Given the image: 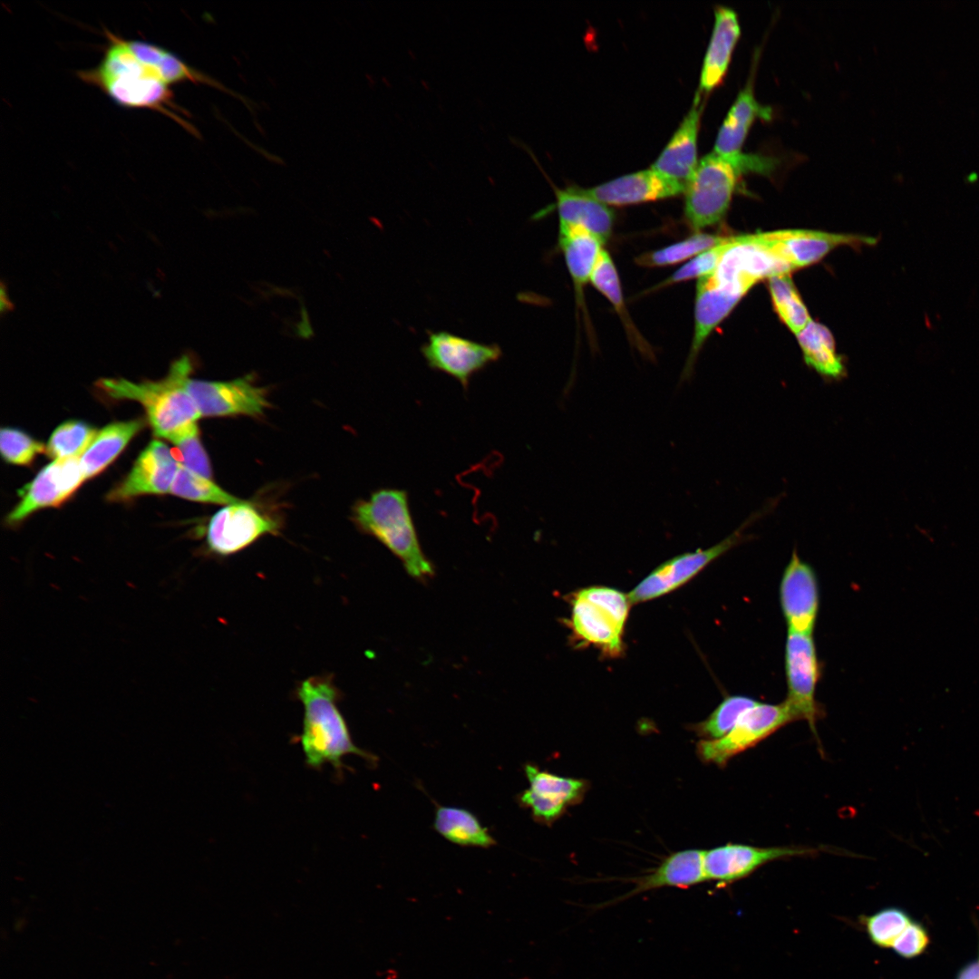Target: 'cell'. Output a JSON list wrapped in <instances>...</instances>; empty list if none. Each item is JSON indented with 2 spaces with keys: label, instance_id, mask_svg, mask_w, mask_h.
<instances>
[{
  "label": "cell",
  "instance_id": "28",
  "mask_svg": "<svg viewBox=\"0 0 979 979\" xmlns=\"http://www.w3.org/2000/svg\"><path fill=\"white\" fill-rule=\"evenodd\" d=\"M797 339L809 367L831 379L844 375L842 358L836 351L834 337L827 326L811 319L797 334Z\"/></svg>",
  "mask_w": 979,
  "mask_h": 979
},
{
  "label": "cell",
  "instance_id": "4",
  "mask_svg": "<svg viewBox=\"0 0 979 979\" xmlns=\"http://www.w3.org/2000/svg\"><path fill=\"white\" fill-rule=\"evenodd\" d=\"M192 370L190 358L183 355L172 363L160 380L134 383L123 378H102L96 385L112 399L141 404L154 435L169 441L201 416L185 384Z\"/></svg>",
  "mask_w": 979,
  "mask_h": 979
},
{
  "label": "cell",
  "instance_id": "14",
  "mask_svg": "<svg viewBox=\"0 0 979 979\" xmlns=\"http://www.w3.org/2000/svg\"><path fill=\"white\" fill-rule=\"evenodd\" d=\"M524 771L529 788L519 800L537 821L546 825L558 819L569 806L579 803L587 790L588 783L582 779L561 777L531 763H527Z\"/></svg>",
  "mask_w": 979,
  "mask_h": 979
},
{
  "label": "cell",
  "instance_id": "8",
  "mask_svg": "<svg viewBox=\"0 0 979 979\" xmlns=\"http://www.w3.org/2000/svg\"><path fill=\"white\" fill-rule=\"evenodd\" d=\"M421 353L427 365L448 374L467 389L470 378L502 356L498 344H484L445 330H428Z\"/></svg>",
  "mask_w": 979,
  "mask_h": 979
},
{
  "label": "cell",
  "instance_id": "22",
  "mask_svg": "<svg viewBox=\"0 0 979 979\" xmlns=\"http://www.w3.org/2000/svg\"><path fill=\"white\" fill-rule=\"evenodd\" d=\"M572 626L582 640L599 645L609 654L622 651L625 624L612 612L576 595L572 606Z\"/></svg>",
  "mask_w": 979,
  "mask_h": 979
},
{
  "label": "cell",
  "instance_id": "7",
  "mask_svg": "<svg viewBox=\"0 0 979 979\" xmlns=\"http://www.w3.org/2000/svg\"><path fill=\"white\" fill-rule=\"evenodd\" d=\"M770 508L765 507L752 514L741 528L714 546L681 554L661 564L628 594L630 602L654 599L689 581L711 562L744 541L748 537L743 533L745 528L767 513Z\"/></svg>",
  "mask_w": 979,
  "mask_h": 979
},
{
  "label": "cell",
  "instance_id": "21",
  "mask_svg": "<svg viewBox=\"0 0 979 979\" xmlns=\"http://www.w3.org/2000/svg\"><path fill=\"white\" fill-rule=\"evenodd\" d=\"M559 223L579 226L603 244L609 238L615 215L607 205L586 195L579 188H554Z\"/></svg>",
  "mask_w": 979,
  "mask_h": 979
},
{
  "label": "cell",
  "instance_id": "15",
  "mask_svg": "<svg viewBox=\"0 0 979 979\" xmlns=\"http://www.w3.org/2000/svg\"><path fill=\"white\" fill-rule=\"evenodd\" d=\"M179 462L162 441H152L142 451L128 475L108 494L110 501H125L149 494L170 493Z\"/></svg>",
  "mask_w": 979,
  "mask_h": 979
},
{
  "label": "cell",
  "instance_id": "42",
  "mask_svg": "<svg viewBox=\"0 0 979 979\" xmlns=\"http://www.w3.org/2000/svg\"><path fill=\"white\" fill-rule=\"evenodd\" d=\"M979 960V959H978Z\"/></svg>",
  "mask_w": 979,
  "mask_h": 979
},
{
  "label": "cell",
  "instance_id": "24",
  "mask_svg": "<svg viewBox=\"0 0 979 979\" xmlns=\"http://www.w3.org/2000/svg\"><path fill=\"white\" fill-rule=\"evenodd\" d=\"M772 111L755 98L751 82L741 90L721 125L713 152L733 155L742 152L747 134L756 119L770 120Z\"/></svg>",
  "mask_w": 979,
  "mask_h": 979
},
{
  "label": "cell",
  "instance_id": "17",
  "mask_svg": "<svg viewBox=\"0 0 979 979\" xmlns=\"http://www.w3.org/2000/svg\"><path fill=\"white\" fill-rule=\"evenodd\" d=\"M814 852L815 849L806 848H760L730 843L704 851L703 869L706 880L729 884L749 876L768 862Z\"/></svg>",
  "mask_w": 979,
  "mask_h": 979
},
{
  "label": "cell",
  "instance_id": "30",
  "mask_svg": "<svg viewBox=\"0 0 979 979\" xmlns=\"http://www.w3.org/2000/svg\"><path fill=\"white\" fill-rule=\"evenodd\" d=\"M769 289L779 317L797 335L811 318L790 274L769 278Z\"/></svg>",
  "mask_w": 979,
  "mask_h": 979
},
{
  "label": "cell",
  "instance_id": "6",
  "mask_svg": "<svg viewBox=\"0 0 979 979\" xmlns=\"http://www.w3.org/2000/svg\"><path fill=\"white\" fill-rule=\"evenodd\" d=\"M796 720L785 701L779 704L758 703L746 710L723 737L700 741L696 745L697 755L703 762L722 768L734 756Z\"/></svg>",
  "mask_w": 979,
  "mask_h": 979
},
{
  "label": "cell",
  "instance_id": "20",
  "mask_svg": "<svg viewBox=\"0 0 979 979\" xmlns=\"http://www.w3.org/2000/svg\"><path fill=\"white\" fill-rule=\"evenodd\" d=\"M741 35L735 11L727 6L714 10V24L700 76L698 92L708 93L724 79L733 49Z\"/></svg>",
  "mask_w": 979,
  "mask_h": 979
},
{
  "label": "cell",
  "instance_id": "29",
  "mask_svg": "<svg viewBox=\"0 0 979 979\" xmlns=\"http://www.w3.org/2000/svg\"><path fill=\"white\" fill-rule=\"evenodd\" d=\"M434 829L447 840L460 846L490 848L496 844L488 829L465 809L437 807Z\"/></svg>",
  "mask_w": 979,
  "mask_h": 979
},
{
  "label": "cell",
  "instance_id": "16",
  "mask_svg": "<svg viewBox=\"0 0 979 979\" xmlns=\"http://www.w3.org/2000/svg\"><path fill=\"white\" fill-rule=\"evenodd\" d=\"M781 609L788 631L812 635L819 611V587L813 568L796 551L780 585Z\"/></svg>",
  "mask_w": 979,
  "mask_h": 979
},
{
  "label": "cell",
  "instance_id": "12",
  "mask_svg": "<svg viewBox=\"0 0 979 979\" xmlns=\"http://www.w3.org/2000/svg\"><path fill=\"white\" fill-rule=\"evenodd\" d=\"M85 480L80 458L53 460L21 490L20 501L6 517V522L15 525L41 509L61 505Z\"/></svg>",
  "mask_w": 979,
  "mask_h": 979
},
{
  "label": "cell",
  "instance_id": "37",
  "mask_svg": "<svg viewBox=\"0 0 979 979\" xmlns=\"http://www.w3.org/2000/svg\"><path fill=\"white\" fill-rule=\"evenodd\" d=\"M169 441L178 450L179 464L201 476L211 478L210 462L200 441L197 422L189 425Z\"/></svg>",
  "mask_w": 979,
  "mask_h": 979
},
{
  "label": "cell",
  "instance_id": "1",
  "mask_svg": "<svg viewBox=\"0 0 979 979\" xmlns=\"http://www.w3.org/2000/svg\"><path fill=\"white\" fill-rule=\"evenodd\" d=\"M105 34L108 45L102 59L95 67L78 72L79 78L121 107L159 111L196 135L197 131L177 113L183 110L174 102L170 86L136 57L126 39L110 31Z\"/></svg>",
  "mask_w": 979,
  "mask_h": 979
},
{
  "label": "cell",
  "instance_id": "34",
  "mask_svg": "<svg viewBox=\"0 0 979 979\" xmlns=\"http://www.w3.org/2000/svg\"><path fill=\"white\" fill-rule=\"evenodd\" d=\"M759 702L745 695L726 697L710 716L693 725L694 732L703 740H715L723 737L735 725L740 716Z\"/></svg>",
  "mask_w": 979,
  "mask_h": 979
},
{
  "label": "cell",
  "instance_id": "27",
  "mask_svg": "<svg viewBox=\"0 0 979 979\" xmlns=\"http://www.w3.org/2000/svg\"><path fill=\"white\" fill-rule=\"evenodd\" d=\"M128 46L143 63L151 68L159 78L169 86L191 82L211 85L232 93L218 81L192 68L172 52L159 45L140 41L127 40Z\"/></svg>",
  "mask_w": 979,
  "mask_h": 979
},
{
  "label": "cell",
  "instance_id": "3",
  "mask_svg": "<svg viewBox=\"0 0 979 979\" xmlns=\"http://www.w3.org/2000/svg\"><path fill=\"white\" fill-rule=\"evenodd\" d=\"M779 160L770 156L739 152L704 156L685 189L684 216L696 231L719 223L725 216L732 195L744 175H770Z\"/></svg>",
  "mask_w": 979,
  "mask_h": 979
},
{
  "label": "cell",
  "instance_id": "33",
  "mask_svg": "<svg viewBox=\"0 0 979 979\" xmlns=\"http://www.w3.org/2000/svg\"><path fill=\"white\" fill-rule=\"evenodd\" d=\"M97 432L98 430L84 422H65L53 431L45 451L53 460L81 458Z\"/></svg>",
  "mask_w": 979,
  "mask_h": 979
},
{
  "label": "cell",
  "instance_id": "11",
  "mask_svg": "<svg viewBox=\"0 0 979 979\" xmlns=\"http://www.w3.org/2000/svg\"><path fill=\"white\" fill-rule=\"evenodd\" d=\"M278 529L276 520L242 500L225 506L212 516L207 528L206 541L211 552L228 556L241 551L264 535L276 534Z\"/></svg>",
  "mask_w": 979,
  "mask_h": 979
},
{
  "label": "cell",
  "instance_id": "2",
  "mask_svg": "<svg viewBox=\"0 0 979 979\" xmlns=\"http://www.w3.org/2000/svg\"><path fill=\"white\" fill-rule=\"evenodd\" d=\"M297 696L304 706L299 742L308 767L321 769L330 764L340 771L343 759L350 754L375 762L376 757L354 743L337 705L339 692L330 678L305 679L297 688Z\"/></svg>",
  "mask_w": 979,
  "mask_h": 979
},
{
  "label": "cell",
  "instance_id": "41",
  "mask_svg": "<svg viewBox=\"0 0 979 979\" xmlns=\"http://www.w3.org/2000/svg\"><path fill=\"white\" fill-rule=\"evenodd\" d=\"M957 979H979V960L965 965L958 974Z\"/></svg>",
  "mask_w": 979,
  "mask_h": 979
},
{
  "label": "cell",
  "instance_id": "10",
  "mask_svg": "<svg viewBox=\"0 0 979 979\" xmlns=\"http://www.w3.org/2000/svg\"><path fill=\"white\" fill-rule=\"evenodd\" d=\"M201 416H258L268 407L267 392L249 376L230 381L186 380Z\"/></svg>",
  "mask_w": 979,
  "mask_h": 979
},
{
  "label": "cell",
  "instance_id": "35",
  "mask_svg": "<svg viewBox=\"0 0 979 979\" xmlns=\"http://www.w3.org/2000/svg\"><path fill=\"white\" fill-rule=\"evenodd\" d=\"M911 921L908 914L899 907L883 908L870 916L860 917L870 941L883 948L891 947Z\"/></svg>",
  "mask_w": 979,
  "mask_h": 979
},
{
  "label": "cell",
  "instance_id": "13",
  "mask_svg": "<svg viewBox=\"0 0 979 979\" xmlns=\"http://www.w3.org/2000/svg\"><path fill=\"white\" fill-rule=\"evenodd\" d=\"M759 239L784 260L791 269L815 264L841 246L871 245L875 239L854 234L808 229H785L757 233Z\"/></svg>",
  "mask_w": 979,
  "mask_h": 979
},
{
  "label": "cell",
  "instance_id": "36",
  "mask_svg": "<svg viewBox=\"0 0 979 979\" xmlns=\"http://www.w3.org/2000/svg\"><path fill=\"white\" fill-rule=\"evenodd\" d=\"M615 307L631 333L634 327L628 318L616 266L606 249H602L589 281Z\"/></svg>",
  "mask_w": 979,
  "mask_h": 979
},
{
  "label": "cell",
  "instance_id": "23",
  "mask_svg": "<svg viewBox=\"0 0 979 979\" xmlns=\"http://www.w3.org/2000/svg\"><path fill=\"white\" fill-rule=\"evenodd\" d=\"M703 854L704 851L701 849H685L669 856L653 872L637 878L633 889L618 900L652 889L664 887L686 888L705 881Z\"/></svg>",
  "mask_w": 979,
  "mask_h": 979
},
{
  "label": "cell",
  "instance_id": "40",
  "mask_svg": "<svg viewBox=\"0 0 979 979\" xmlns=\"http://www.w3.org/2000/svg\"><path fill=\"white\" fill-rule=\"evenodd\" d=\"M929 944L926 929L918 922L911 921L894 941L891 947L901 957L913 958L920 955Z\"/></svg>",
  "mask_w": 979,
  "mask_h": 979
},
{
  "label": "cell",
  "instance_id": "19",
  "mask_svg": "<svg viewBox=\"0 0 979 979\" xmlns=\"http://www.w3.org/2000/svg\"><path fill=\"white\" fill-rule=\"evenodd\" d=\"M703 104L697 92L692 107L651 169L685 186L697 167V135Z\"/></svg>",
  "mask_w": 979,
  "mask_h": 979
},
{
  "label": "cell",
  "instance_id": "26",
  "mask_svg": "<svg viewBox=\"0 0 979 979\" xmlns=\"http://www.w3.org/2000/svg\"><path fill=\"white\" fill-rule=\"evenodd\" d=\"M144 426L143 419H135L112 422L98 431L91 445L80 458L86 480L108 467Z\"/></svg>",
  "mask_w": 979,
  "mask_h": 979
},
{
  "label": "cell",
  "instance_id": "32",
  "mask_svg": "<svg viewBox=\"0 0 979 979\" xmlns=\"http://www.w3.org/2000/svg\"><path fill=\"white\" fill-rule=\"evenodd\" d=\"M707 233H695L689 237L664 248L641 255L636 262L644 267H664L677 264L710 249L728 239Z\"/></svg>",
  "mask_w": 979,
  "mask_h": 979
},
{
  "label": "cell",
  "instance_id": "31",
  "mask_svg": "<svg viewBox=\"0 0 979 979\" xmlns=\"http://www.w3.org/2000/svg\"><path fill=\"white\" fill-rule=\"evenodd\" d=\"M170 493L197 502L230 505L242 501L210 479L179 464Z\"/></svg>",
  "mask_w": 979,
  "mask_h": 979
},
{
  "label": "cell",
  "instance_id": "25",
  "mask_svg": "<svg viewBox=\"0 0 979 979\" xmlns=\"http://www.w3.org/2000/svg\"><path fill=\"white\" fill-rule=\"evenodd\" d=\"M558 245L577 291L590 281L603 243L586 228L559 223Z\"/></svg>",
  "mask_w": 979,
  "mask_h": 979
},
{
  "label": "cell",
  "instance_id": "39",
  "mask_svg": "<svg viewBox=\"0 0 979 979\" xmlns=\"http://www.w3.org/2000/svg\"><path fill=\"white\" fill-rule=\"evenodd\" d=\"M732 237L728 239L710 249H707L696 257H693L690 261L677 269L669 278L663 282L660 286H668L670 284H675L679 282H684L693 278H702L710 273H712L718 265L728 242Z\"/></svg>",
  "mask_w": 979,
  "mask_h": 979
},
{
  "label": "cell",
  "instance_id": "38",
  "mask_svg": "<svg viewBox=\"0 0 979 979\" xmlns=\"http://www.w3.org/2000/svg\"><path fill=\"white\" fill-rule=\"evenodd\" d=\"M46 446L25 432L13 428L0 431V451L3 459L13 465H29Z\"/></svg>",
  "mask_w": 979,
  "mask_h": 979
},
{
  "label": "cell",
  "instance_id": "18",
  "mask_svg": "<svg viewBox=\"0 0 979 979\" xmlns=\"http://www.w3.org/2000/svg\"><path fill=\"white\" fill-rule=\"evenodd\" d=\"M685 189L683 183L650 169L582 189L606 205L625 206L675 197Z\"/></svg>",
  "mask_w": 979,
  "mask_h": 979
},
{
  "label": "cell",
  "instance_id": "5",
  "mask_svg": "<svg viewBox=\"0 0 979 979\" xmlns=\"http://www.w3.org/2000/svg\"><path fill=\"white\" fill-rule=\"evenodd\" d=\"M354 519L363 532L393 553L412 577L423 580L433 575V566L418 538L406 490L385 488L374 491L355 505Z\"/></svg>",
  "mask_w": 979,
  "mask_h": 979
},
{
  "label": "cell",
  "instance_id": "9",
  "mask_svg": "<svg viewBox=\"0 0 979 979\" xmlns=\"http://www.w3.org/2000/svg\"><path fill=\"white\" fill-rule=\"evenodd\" d=\"M785 673L788 684L785 702L796 719L805 720L816 734V722L821 711L815 700L819 664L812 635L788 631Z\"/></svg>",
  "mask_w": 979,
  "mask_h": 979
}]
</instances>
